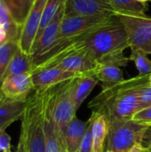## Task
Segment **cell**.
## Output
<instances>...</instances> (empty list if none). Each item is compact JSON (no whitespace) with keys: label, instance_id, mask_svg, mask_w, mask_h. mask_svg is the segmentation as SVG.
I'll use <instances>...</instances> for the list:
<instances>
[{"label":"cell","instance_id":"6da1fadb","mask_svg":"<svg viewBox=\"0 0 151 152\" xmlns=\"http://www.w3.org/2000/svg\"><path fill=\"white\" fill-rule=\"evenodd\" d=\"M149 76H137L121 83L102 89L91 101L89 108L92 111L103 115L109 122L114 119L132 118L138 111L140 90L149 82Z\"/></svg>","mask_w":151,"mask_h":152},{"label":"cell","instance_id":"7a4b0ae2","mask_svg":"<svg viewBox=\"0 0 151 152\" xmlns=\"http://www.w3.org/2000/svg\"><path fill=\"white\" fill-rule=\"evenodd\" d=\"M81 42L97 64L126 67L130 61L124 54V51L130 47L128 34L117 15Z\"/></svg>","mask_w":151,"mask_h":152},{"label":"cell","instance_id":"3957f363","mask_svg":"<svg viewBox=\"0 0 151 152\" xmlns=\"http://www.w3.org/2000/svg\"><path fill=\"white\" fill-rule=\"evenodd\" d=\"M44 94L45 90H35L28 98L20 126L25 137L27 152H46L44 125Z\"/></svg>","mask_w":151,"mask_h":152},{"label":"cell","instance_id":"277c9868","mask_svg":"<svg viewBox=\"0 0 151 152\" xmlns=\"http://www.w3.org/2000/svg\"><path fill=\"white\" fill-rule=\"evenodd\" d=\"M150 128L147 123L132 118L114 119L109 122V132L105 151L126 152L133 146L142 144L145 133Z\"/></svg>","mask_w":151,"mask_h":152},{"label":"cell","instance_id":"5b68a950","mask_svg":"<svg viewBox=\"0 0 151 152\" xmlns=\"http://www.w3.org/2000/svg\"><path fill=\"white\" fill-rule=\"evenodd\" d=\"M83 39L84 38L77 40L67 49L48 60L36 69L57 67L76 75L93 71L97 66V62L93 60L89 51L83 45L81 42Z\"/></svg>","mask_w":151,"mask_h":152},{"label":"cell","instance_id":"8992f818","mask_svg":"<svg viewBox=\"0 0 151 152\" xmlns=\"http://www.w3.org/2000/svg\"><path fill=\"white\" fill-rule=\"evenodd\" d=\"M75 78L53 86V118L59 129L63 148L65 128L76 118L77 111L75 100Z\"/></svg>","mask_w":151,"mask_h":152},{"label":"cell","instance_id":"52a82bcc","mask_svg":"<svg viewBox=\"0 0 151 152\" xmlns=\"http://www.w3.org/2000/svg\"><path fill=\"white\" fill-rule=\"evenodd\" d=\"M126 28L131 50L151 54V18L146 13L117 12Z\"/></svg>","mask_w":151,"mask_h":152},{"label":"cell","instance_id":"ba28073f","mask_svg":"<svg viewBox=\"0 0 151 152\" xmlns=\"http://www.w3.org/2000/svg\"><path fill=\"white\" fill-rule=\"evenodd\" d=\"M113 16H98V15L65 16L64 15L57 39L75 37L91 32L109 22L110 20L113 18Z\"/></svg>","mask_w":151,"mask_h":152},{"label":"cell","instance_id":"9c48e42d","mask_svg":"<svg viewBox=\"0 0 151 152\" xmlns=\"http://www.w3.org/2000/svg\"><path fill=\"white\" fill-rule=\"evenodd\" d=\"M46 2L47 0H36L21 27L19 45L24 53L29 55L40 27Z\"/></svg>","mask_w":151,"mask_h":152},{"label":"cell","instance_id":"30bf717a","mask_svg":"<svg viewBox=\"0 0 151 152\" xmlns=\"http://www.w3.org/2000/svg\"><path fill=\"white\" fill-rule=\"evenodd\" d=\"M44 125L45 134V151L61 152L62 142L53 118V86L45 89L44 102Z\"/></svg>","mask_w":151,"mask_h":152},{"label":"cell","instance_id":"8fae6325","mask_svg":"<svg viewBox=\"0 0 151 152\" xmlns=\"http://www.w3.org/2000/svg\"><path fill=\"white\" fill-rule=\"evenodd\" d=\"M64 14L65 4L59 9L52 21L47 25V27L42 32L41 36L35 41L30 53L34 62V69L39 62L40 59L47 53V51L56 41L60 32L61 22L64 18Z\"/></svg>","mask_w":151,"mask_h":152},{"label":"cell","instance_id":"7c38bea8","mask_svg":"<svg viewBox=\"0 0 151 152\" xmlns=\"http://www.w3.org/2000/svg\"><path fill=\"white\" fill-rule=\"evenodd\" d=\"M117 12L109 0H66L65 16H113Z\"/></svg>","mask_w":151,"mask_h":152},{"label":"cell","instance_id":"4fadbf2b","mask_svg":"<svg viewBox=\"0 0 151 152\" xmlns=\"http://www.w3.org/2000/svg\"><path fill=\"white\" fill-rule=\"evenodd\" d=\"M0 91L12 100H28L34 89L31 73L12 75L4 77L1 82Z\"/></svg>","mask_w":151,"mask_h":152},{"label":"cell","instance_id":"5bb4252c","mask_svg":"<svg viewBox=\"0 0 151 152\" xmlns=\"http://www.w3.org/2000/svg\"><path fill=\"white\" fill-rule=\"evenodd\" d=\"M78 75L63 70L57 67L36 69L31 73L35 90H45L62 82L76 77Z\"/></svg>","mask_w":151,"mask_h":152},{"label":"cell","instance_id":"9a60e30c","mask_svg":"<svg viewBox=\"0 0 151 152\" xmlns=\"http://www.w3.org/2000/svg\"><path fill=\"white\" fill-rule=\"evenodd\" d=\"M90 119L82 121L74 118L64 131V148L69 152H78L85 134L89 126Z\"/></svg>","mask_w":151,"mask_h":152},{"label":"cell","instance_id":"2e32d148","mask_svg":"<svg viewBox=\"0 0 151 152\" xmlns=\"http://www.w3.org/2000/svg\"><path fill=\"white\" fill-rule=\"evenodd\" d=\"M99 80L93 73L91 72L80 74L75 78V100L77 110L88 97L91 92L98 84Z\"/></svg>","mask_w":151,"mask_h":152},{"label":"cell","instance_id":"e0dca14e","mask_svg":"<svg viewBox=\"0 0 151 152\" xmlns=\"http://www.w3.org/2000/svg\"><path fill=\"white\" fill-rule=\"evenodd\" d=\"M93 120V151L105 152V145L109 132V121L101 114L92 111Z\"/></svg>","mask_w":151,"mask_h":152},{"label":"cell","instance_id":"ac0fdd59","mask_svg":"<svg viewBox=\"0 0 151 152\" xmlns=\"http://www.w3.org/2000/svg\"><path fill=\"white\" fill-rule=\"evenodd\" d=\"M93 73L101 83L102 89L114 86L125 80L122 69L117 66L97 64Z\"/></svg>","mask_w":151,"mask_h":152},{"label":"cell","instance_id":"d6986e66","mask_svg":"<svg viewBox=\"0 0 151 152\" xmlns=\"http://www.w3.org/2000/svg\"><path fill=\"white\" fill-rule=\"evenodd\" d=\"M33 70H34V62L31 55L24 53L19 47V49L15 53L10 65L8 66L4 75V78L12 75L32 73Z\"/></svg>","mask_w":151,"mask_h":152},{"label":"cell","instance_id":"ffe728a7","mask_svg":"<svg viewBox=\"0 0 151 152\" xmlns=\"http://www.w3.org/2000/svg\"><path fill=\"white\" fill-rule=\"evenodd\" d=\"M19 47V42L16 40H9L0 45V83Z\"/></svg>","mask_w":151,"mask_h":152},{"label":"cell","instance_id":"44dd1931","mask_svg":"<svg viewBox=\"0 0 151 152\" xmlns=\"http://www.w3.org/2000/svg\"><path fill=\"white\" fill-rule=\"evenodd\" d=\"M117 12L145 13L149 7L147 3L138 0H109Z\"/></svg>","mask_w":151,"mask_h":152},{"label":"cell","instance_id":"7402d4cb","mask_svg":"<svg viewBox=\"0 0 151 152\" xmlns=\"http://www.w3.org/2000/svg\"><path fill=\"white\" fill-rule=\"evenodd\" d=\"M65 2H66V0H47L45 8H44V13H43L42 20L40 23V27H39V29H38V32H37L35 41L41 36L42 32L44 30V28L47 27V25L52 21L53 17L59 11V9L65 4Z\"/></svg>","mask_w":151,"mask_h":152},{"label":"cell","instance_id":"603a6c76","mask_svg":"<svg viewBox=\"0 0 151 152\" xmlns=\"http://www.w3.org/2000/svg\"><path fill=\"white\" fill-rule=\"evenodd\" d=\"M129 60L133 61L139 71V76L151 75V60L148 54L139 50H132Z\"/></svg>","mask_w":151,"mask_h":152},{"label":"cell","instance_id":"cb8c5ba5","mask_svg":"<svg viewBox=\"0 0 151 152\" xmlns=\"http://www.w3.org/2000/svg\"><path fill=\"white\" fill-rule=\"evenodd\" d=\"M35 1L36 0H15L16 15H15L14 20L20 28L25 22Z\"/></svg>","mask_w":151,"mask_h":152},{"label":"cell","instance_id":"d4e9b609","mask_svg":"<svg viewBox=\"0 0 151 152\" xmlns=\"http://www.w3.org/2000/svg\"><path fill=\"white\" fill-rule=\"evenodd\" d=\"M90 124L82 140L78 152H93V120L90 117Z\"/></svg>","mask_w":151,"mask_h":152},{"label":"cell","instance_id":"484cf974","mask_svg":"<svg viewBox=\"0 0 151 152\" xmlns=\"http://www.w3.org/2000/svg\"><path fill=\"white\" fill-rule=\"evenodd\" d=\"M151 106V86L148 82L140 90V103L138 111Z\"/></svg>","mask_w":151,"mask_h":152},{"label":"cell","instance_id":"4316f807","mask_svg":"<svg viewBox=\"0 0 151 152\" xmlns=\"http://www.w3.org/2000/svg\"><path fill=\"white\" fill-rule=\"evenodd\" d=\"M132 119L139 122H143V123H150L151 122V106L141 110L137 111L132 118Z\"/></svg>","mask_w":151,"mask_h":152},{"label":"cell","instance_id":"83f0119b","mask_svg":"<svg viewBox=\"0 0 151 152\" xmlns=\"http://www.w3.org/2000/svg\"><path fill=\"white\" fill-rule=\"evenodd\" d=\"M11 137L5 130H0V152L11 150Z\"/></svg>","mask_w":151,"mask_h":152},{"label":"cell","instance_id":"f1b7e54d","mask_svg":"<svg viewBox=\"0 0 151 152\" xmlns=\"http://www.w3.org/2000/svg\"><path fill=\"white\" fill-rule=\"evenodd\" d=\"M142 145L144 147L145 152H151V126H150V128L144 134Z\"/></svg>","mask_w":151,"mask_h":152},{"label":"cell","instance_id":"f546056e","mask_svg":"<svg viewBox=\"0 0 151 152\" xmlns=\"http://www.w3.org/2000/svg\"><path fill=\"white\" fill-rule=\"evenodd\" d=\"M1 2H3L5 6L9 9L13 20L15 18L16 15V4H15V0H0Z\"/></svg>","mask_w":151,"mask_h":152},{"label":"cell","instance_id":"4dcf8cb0","mask_svg":"<svg viewBox=\"0 0 151 152\" xmlns=\"http://www.w3.org/2000/svg\"><path fill=\"white\" fill-rule=\"evenodd\" d=\"M15 152H27L25 137H24V134H23L22 131H20V138H19L17 149H16V151Z\"/></svg>","mask_w":151,"mask_h":152},{"label":"cell","instance_id":"1f68e13d","mask_svg":"<svg viewBox=\"0 0 151 152\" xmlns=\"http://www.w3.org/2000/svg\"><path fill=\"white\" fill-rule=\"evenodd\" d=\"M7 41H9L7 31L5 30V28L3 26H0V45L5 43Z\"/></svg>","mask_w":151,"mask_h":152},{"label":"cell","instance_id":"d6a6232c","mask_svg":"<svg viewBox=\"0 0 151 152\" xmlns=\"http://www.w3.org/2000/svg\"><path fill=\"white\" fill-rule=\"evenodd\" d=\"M126 152H145V149L142 144H137Z\"/></svg>","mask_w":151,"mask_h":152},{"label":"cell","instance_id":"836d02e7","mask_svg":"<svg viewBox=\"0 0 151 152\" xmlns=\"http://www.w3.org/2000/svg\"><path fill=\"white\" fill-rule=\"evenodd\" d=\"M4 98H5V96H4V95L3 94V93L0 91V104L3 102V101H4Z\"/></svg>","mask_w":151,"mask_h":152},{"label":"cell","instance_id":"e575fe53","mask_svg":"<svg viewBox=\"0 0 151 152\" xmlns=\"http://www.w3.org/2000/svg\"><path fill=\"white\" fill-rule=\"evenodd\" d=\"M140 2H142V3H147V2H151V0H138Z\"/></svg>","mask_w":151,"mask_h":152},{"label":"cell","instance_id":"d590c367","mask_svg":"<svg viewBox=\"0 0 151 152\" xmlns=\"http://www.w3.org/2000/svg\"><path fill=\"white\" fill-rule=\"evenodd\" d=\"M61 152H69V151H67V150H66L65 148H63V149L61 150Z\"/></svg>","mask_w":151,"mask_h":152},{"label":"cell","instance_id":"8d00e7d4","mask_svg":"<svg viewBox=\"0 0 151 152\" xmlns=\"http://www.w3.org/2000/svg\"><path fill=\"white\" fill-rule=\"evenodd\" d=\"M149 83H150V85L151 86V75H150V78H149Z\"/></svg>","mask_w":151,"mask_h":152},{"label":"cell","instance_id":"74e56055","mask_svg":"<svg viewBox=\"0 0 151 152\" xmlns=\"http://www.w3.org/2000/svg\"><path fill=\"white\" fill-rule=\"evenodd\" d=\"M3 152H12L11 150H7V151H3Z\"/></svg>","mask_w":151,"mask_h":152},{"label":"cell","instance_id":"f35d334b","mask_svg":"<svg viewBox=\"0 0 151 152\" xmlns=\"http://www.w3.org/2000/svg\"><path fill=\"white\" fill-rule=\"evenodd\" d=\"M147 124H148L149 126H151V122H150V123H147Z\"/></svg>","mask_w":151,"mask_h":152},{"label":"cell","instance_id":"ab89813d","mask_svg":"<svg viewBox=\"0 0 151 152\" xmlns=\"http://www.w3.org/2000/svg\"><path fill=\"white\" fill-rule=\"evenodd\" d=\"M105 152H111V151H105Z\"/></svg>","mask_w":151,"mask_h":152},{"label":"cell","instance_id":"60d3db41","mask_svg":"<svg viewBox=\"0 0 151 152\" xmlns=\"http://www.w3.org/2000/svg\"><path fill=\"white\" fill-rule=\"evenodd\" d=\"M0 26H2V24H1V22H0Z\"/></svg>","mask_w":151,"mask_h":152}]
</instances>
